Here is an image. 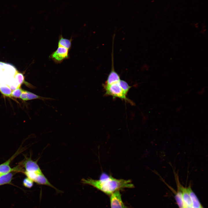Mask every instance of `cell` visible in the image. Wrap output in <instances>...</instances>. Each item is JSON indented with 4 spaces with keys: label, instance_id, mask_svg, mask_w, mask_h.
Here are the masks:
<instances>
[{
    "label": "cell",
    "instance_id": "obj_7",
    "mask_svg": "<svg viewBox=\"0 0 208 208\" xmlns=\"http://www.w3.org/2000/svg\"><path fill=\"white\" fill-rule=\"evenodd\" d=\"M178 188L182 192L183 199L185 205L189 208H192V201L187 188L179 185L178 183Z\"/></svg>",
    "mask_w": 208,
    "mask_h": 208
},
{
    "label": "cell",
    "instance_id": "obj_21",
    "mask_svg": "<svg viewBox=\"0 0 208 208\" xmlns=\"http://www.w3.org/2000/svg\"><path fill=\"white\" fill-rule=\"evenodd\" d=\"M2 174H0V176Z\"/></svg>",
    "mask_w": 208,
    "mask_h": 208
},
{
    "label": "cell",
    "instance_id": "obj_20",
    "mask_svg": "<svg viewBox=\"0 0 208 208\" xmlns=\"http://www.w3.org/2000/svg\"><path fill=\"white\" fill-rule=\"evenodd\" d=\"M204 88L202 89V90L199 92V94H203L204 92Z\"/></svg>",
    "mask_w": 208,
    "mask_h": 208
},
{
    "label": "cell",
    "instance_id": "obj_19",
    "mask_svg": "<svg viewBox=\"0 0 208 208\" xmlns=\"http://www.w3.org/2000/svg\"><path fill=\"white\" fill-rule=\"evenodd\" d=\"M25 91L26 90H23L22 93L20 96V98L24 101L27 100Z\"/></svg>",
    "mask_w": 208,
    "mask_h": 208
},
{
    "label": "cell",
    "instance_id": "obj_17",
    "mask_svg": "<svg viewBox=\"0 0 208 208\" xmlns=\"http://www.w3.org/2000/svg\"><path fill=\"white\" fill-rule=\"evenodd\" d=\"M15 78L18 81L19 85L20 86L25 81L24 76L23 74L21 73L17 72L15 75Z\"/></svg>",
    "mask_w": 208,
    "mask_h": 208
},
{
    "label": "cell",
    "instance_id": "obj_18",
    "mask_svg": "<svg viewBox=\"0 0 208 208\" xmlns=\"http://www.w3.org/2000/svg\"><path fill=\"white\" fill-rule=\"evenodd\" d=\"M34 181L28 177L25 178L23 181V184L26 187L30 188L33 185Z\"/></svg>",
    "mask_w": 208,
    "mask_h": 208
},
{
    "label": "cell",
    "instance_id": "obj_14",
    "mask_svg": "<svg viewBox=\"0 0 208 208\" xmlns=\"http://www.w3.org/2000/svg\"><path fill=\"white\" fill-rule=\"evenodd\" d=\"M0 91L5 96L9 97L11 96L12 90L9 87L5 84L0 85Z\"/></svg>",
    "mask_w": 208,
    "mask_h": 208
},
{
    "label": "cell",
    "instance_id": "obj_12",
    "mask_svg": "<svg viewBox=\"0 0 208 208\" xmlns=\"http://www.w3.org/2000/svg\"><path fill=\"white\" fill-rule=\"evenodd\" d=\"M175 198L179 208H189L185 204L183 199L182 192L179 188L175 196Z\"/></svg>",
    "mask_w": 208,
    "mask_h": 208
},
{
    "label": "cell",
    "instance_id": "obj_13",
    "mask_svg": "<svg viewBox=\"0 0 208 208\" xmlns=\"http://www.w3.org/2000/svg\"><path fill=\"white\" fill-rule=\"evenodd\" d=\"M25 92L27 97V100L38 99L43 101H45V100L49 99H51L50 98H46L41 96L27 91H25Z\"/></svg>",
    "mask_w": 208,
    "mask_h": 208
},
{
    "label": "cell",
    "instance_id": "obj_8",
    "mask_svg": "<svg viewBox=\"0 0 208 208\" xmlns=\"http://www.w3.org/2000/svg\"><path fill=\"white\" fill-rule=\"evenodd\" d=\"M17 153L13 155L10 159L6 161L0 165V173L4 174L16 171L18 169L17 168H12L10 166V163L12 160L14 158Z\"/></svg>",
    "mask_w": 208,
    "mask_h": 208
},
{
    "label": "cell",
    "instance_id": "obj_9",
    "mask_svg": "<svg viewBox=\"0 0 208 208\" xmlns=\"http://www.w3.org/2000/svg\"><path fill=\"white\" fill-rule=\"evenodd\" d=\"M72 38L70 39L63 37L62 35L60 36L58 42V46L64 47L69 50L72 46Z\"/></svg>",
    "mask_w": 208,
    "mask_h": 208
},
{
    "label": "cell",
    "instance_id": "obj_10",
    "mask_svg": "<svg viewBox=\"0 0 208 208\" xmlns=\"http://www.w3.org/2000/svg\"><path fill=\"white\" fill-rule=\"evenodd\" d=\"M187 189L192 201V208H202L198 198L192 191L190 186H189Z\"/></svg>",
    "mask_w": 208,
    "mask_h": 208
},
{
    "label": "cell",
    "instance_id": "obj_5",
    "mask_svg": "<svg viewBox=\"0 0 208 208\" xmlns=\"http://www.w3.org/2000/svg\"><path fill=\"white\" fill-rule=\"evenodd\" d=\"M23 165L25 169V171L36 173L42 172L37 162L33 161L31 158L26 159L24 161Z\"/></svg>",
    "mask_w": 208,
    "mask_h": 208
},
{
    "label": "cell",
    "instance_id": "obj_6",
    "mask_svg": "<svg viewBox=\"0 0 208 208\" xmlns=\"http://www.w3.org/2000/svg\"><path fill=\"white\" fill-rule=\"evenodd\" d=\"M111 70L109 73L105 84L109 85L118 82L120 80L119 75L114 70L113 59H112Z\"/></svg>",
    "mask_w": 208,
    "mask_h": 208
},
{
    "label": "cell",
    "instance_id": "obj_11",
    "mask_svg": "<svg viewBox=\"0 0 208 208\" xmlns=\"http://www.w3.org/2000/svg\"><path fill=\"white\" fill-rule=\"evenodd\" d=\"M13 174L11 172L2 174L0 176V185L10 183L12 181Z\"/></svg>",
    "mask_w": 208,
    "mask_h": 208
},
{
    "label": "cell",
    "instance_id": "obj_16",
    "mask_svg": "<svg viewBox=\"0 0 208 208\" xmlns=\"http://www.w3.org/2000/svg\"><path fill=\"white\" fill-rule=\"evenodd\" d=\"M23 90L20 87L17 88L12 92L11 96L19 98L22 93Z\"/></svg>",
    "mask_w": 208,
    "mask_h": 208
},
{
    "label": "cell",
    "instance_id": "obj_1",
    "mask_svg": "<svg viewBox=\"0 0 208 208\" xmlns=\"http://www.w3.org/2000/svg\"><path fill=\"white\" fill-rule=\"evenodd\" d=\"M81 182L92 186L109 195L125 188L134 187L133 184L129 180L116 179L104 173L101 174L99 180L83 178L81 180Z\"/></svg>",
    "mask_w": 208,
    "mask_h": 208
},
{
    "label": "cell",
    "instance_id": "obj_2",
    "mask_svg": "<svg viewBox=\"0 0 208 208\" xmlns=\"http://www.w3.org/2000/svg\"><path fill=\"white\" fill-rule=\"evenodd\" d=\"M120 81L109 85L104 84L103 86L105 91V95L111 96L113 98H118L132 105H134V103L127 97V95L120 87Z\"/></svg>",
    "mask_w": 208,
    "mask_h": 208
},
{
    "label": "cell",
    "instance_id": "obj_15",
    "mask_svg": "<svg viewBox=\"0 0 208 208\" xmlns=\"http://www.w3.org/2000/svg\"><path fill=\"white\" fill-rule=\"evenodd\" d=\"M119 83L123 90L125 94L127 95L128 91L131 87V86H129L126 81L121 79Z\"/></svg>",
    "mask_w": 208,
    "mask_h": 208
},
{
    "label": "cell",
    "instance_id": "obj_3",
    "mask_svg": "<svg viewBox=\"0 0 208 208\" xmlns=\"http://www.w3.org/2000/svg\"><path fill=\"white\" fill-rule=\"evenodd\" d=\"M69 50L64 47H58L50 55L49 57L55 63L60 64L64 60L69 58Z\"/></svg>",
    "mask_w": 208,
    "mask_h": 208
},
{
    "label": "cell",
    "instance_id": "obj_4",
    "mask_svg": "<svg viewBox=\"0 0 208 208\" xmlns=\"http://www.w3.org/2000/svg\"><path fill=\"white\" fill-rule=\"evenodd\" d=\"M111 208H127L123 203L120 191H116L110 195Z\"/></svg>",
    "mask_w": 208,
    "mask_h": 208
}]
</instances>
